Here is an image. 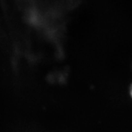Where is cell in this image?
<instances>
[{
    "label": "cell",
    "mask_w": 132,
    "mask_h": 132,
    "mask_svg": "<svg viewBox=\"0 0 132 132\" xmlns=\"http://www.w3.org/2000/svg\"><path fill=\"white\" fill-rule=\"evenodd\" d=\"M129 95L132 98V84L130 85V87H129Z\"/></svg>",
    "instance_id": "6da1fadb"
}]
</instances>
